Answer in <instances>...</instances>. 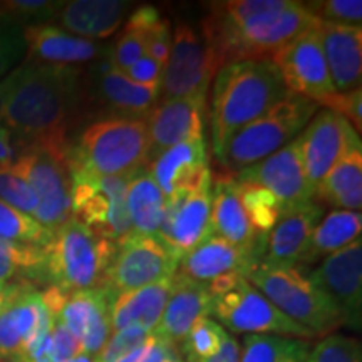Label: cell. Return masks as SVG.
Instances as JSON below:
<instances>
[{
    "mask_svg": "<svg viewBox=\"0 0 362 362\" xmlns=\"http://www.w3.org/2000/svg\"><path fill=\"white\" fill-rule=\"evenodd\" d=\"M319 24L302 2L287 0L284 7L260 13L237 25L206 17L200 29L223 67L242 61H270L284 45Z\"/></svg>",
    "mask_w": 362,
    "mask_h": 362,
    "instance_id": "3957f363",
    "label": "cell"
},
{
    "mask_svg": "<svg viewBox=\"0 0 362 362\" xmlns=\"http://www.w3.org/2000/svg\"><path fill=\"white\" fill-rule=\"evenodd\" d=\"M51 237V230L37 223L33 216L0 200V238L24 245L44 247Z\"/></svg>",
    "mask_w": 362,
    "mask_h": 362,
    "instance_id": "d590c367",
    "label": "cell"
},
{
    "mask_svg": "<svg viewBox=\"0 0 362 362\" xmlns=\"http://www.w3.org/2000/svg\"><path fill=\"white\" fill-rule=\"evenodd\" d=\"M83 351L78 339L56 319L51 329V362H66Z\"/></svg>",
    "mask_w": 362,
    "mask_h": 362,
    "instance_id": "c3c4849f",
    "label": "cell"
},
{
    "mask_svg": "<svg viewBox=\"0 0 362 362\" xmlns=\"http://www.w3.org/2000/svg\"><path fill=\"white\" fill-rule=\"evenodd\" d=\"M171 288H173V277L112 296L110 298L111 330L139 325L153 332L160 324Z\"/></svg>",
    "mask_w": 362,
    "mask_h": 362,
    "instance_id": "83f0119b",
    "label": "cell"
},
{
    "mask_svg": "<svg viewBox=\"0 0 362 362\" xmlns=\"http://www.w3.org/2000/svg\"><path fill=\"white\" fill-rule=\"evenodd\" d=\"M4 302H6V291H2V292H0V309H2Z\"/></svg>",
    "mask_w": 362,
    "mask_h": 362,
    "instance_id": "9f6ffc18",
    "label": "cell"
},
{
    "mask_svg": "<svg viewBox=\"0 0 362 362\" xmlns=\"http://www.w3.org/2000/svg\"><path fill=\"white\" fill-rule=\"evenodd\" d=\"M170 362H183V361H181V359H180V357H176V359H173V361H170Z\"/></svg>",
    "mask_w": 362,
    "mask_h": 362,
    "instance_id": "6f0895ef",
    "label": "cell"
},
{
    "mask_svg": "<svg viewBox=\"0 0 362 362\" xmlns=\"http://www.w3.org/2000/svg\"><path fill=\"white\" fill-rule=\"evenodd\" d=\"M361 211L332 210L315 226L300 264H315L361 238Z\"/></svg>",
    "mask_w": 362,
    "mask_h": 362,
    "instance_id": "4dcf8cb0",
    "label": "cell"
},
{
    "mask_svg": "<svg viewBox=\"0 0 362 362\" xmlns=\"http://www.w3.org/2000/svg\"><path fill=\"white\" fill-rule=\"evenodd\" d=\"M0 362H27V361L22 356L7 354V356H0Z\"/></svg>",
    "mask_w": 362,
    "mask_h": 362,
    "instance_id": "11a10c76",
    "label": "cell"
},
{
    "mask_svg": "<svg viewBox=\"0 0 362 362\" xmlns=\"http://www.w3.org/2000/svg\"><path fill=\"white\" fill-rule=\"evenodd\" d=\"M211 293V315L237 334H270V336L315 339L314 330L288 319L257 291L242 275H223L208 284Z\"/></svg>",
    "mask_w": 362,
    "mask_h": 362,
    "instance_id": "52a82bcc",
    "label": "cell"
},
{
    "mask_svg": "<svg viewBox=\"0 0 362 362\" xmlns=\"http://www.w3.org/2000/svg\"><path fill=\"white\" fill-rule=\"evenodd\" d=\"M83 98V69L25 62L16 69L2 121L17 139L16 144H69L67 126Z\"/></svg>",
    "mask_w": 362,
    "mask_h": 362,
    "instance_id": "6da1fadb",
    "label": "cell"
},
{
    "mask_svg": "<svg viewBox=\"0 0 362 362\" xmlns=\"http://www.w3.org/2000/svg\"><path fill=\"white\" fill-rule=\"evenodd\" d=\"M206 99L178 98L160 101L146 117L149 149L146 168L161 153L188 141V139L205 138Z\"/></svg>",
    "mask_w": 362,
    "mask_h": 362,
    "instance_id": "ac0fdd59",
    "label": "cell"
},
{
    "mask_svg": "<svg viewBox=\"0 0 362 362\" xmlns=\"http://www.w3.org/2000/svg\"><path fill=\"white\" fill-rule=\"evenodd\" d=\"M240 357H242V347H240L237 339L226 334L223 346H221V349L215 356L193 362H240Z\"/></svg>",
    "mask_w": 362,
    "mask_h": 362,
    "instance_id": "816d5d0a",
    "label": "cell"
},
{
    "mask_svg": "<svg viewBox=\"0 0 362 362\" xmlns=\"http://www.w3.org/2000/svg\"><path fill=\"white\" fill-rule=\"evenodd\" d=\"M180 257L158 235H133L116 248L104 277L110 298L175 277Z\"/></svg>",
    "mask_w": 362,
    "mask_h": 362,
    "instance_id": "7c38bea8",
    "label": "cell"
},
{
    "mask_svg": "<svg viewBox=\"0 0 362 362\" xmlns=\"http://www.w3.org/2000/svg\"><path fill=\"white\" fill-rule=\"evenodd\" d=\"M220 67L218 57L202 29L178 22L171 34L168 61L163 67L160 101L178 98L206 99L211 79Z\"/></svg>",
    "mask_w": 362,
    "mask_h": 362,
    "instance_id": "8fae6325",
    "label": "cell"
},
{
    "mask_svg": "<svg viewBox=\"0 0 362 362\" xmlns=\"http://www.w3.org/2000/svg\"><path fill=\"white\" fill-rule=\"evenodd\" d=\"M165 197L189 192L210 175L205 138L188 139L161 153L146 168Z\"/></svg>",
    "mask_w": 362,
    "mask_h": 362,
    "instance_id": "d4e9b609",
    "label": "cell"
},
{
    "mask_svg": "<svg viewBox=\"0 0 362 362\" xmlns=\"http://www.w3.org/2000/svg\"><path fill=\"white\" fill-rule=\"evenodd\" d=\"M25 54L27 47L22 25L0 17V81L16 71Z\"/></svg>",
    "mask_w": 362,
    "mask_h": 362,
    "instance_id": "ab89813d",
    "label": "cell"
},
{
    "mask_svg": "<svg viewBox=\"0 0 362 362\" xmlns=\"http://www.w3.org/2000/svg\"><path fill=\"white\" fill-rule=\"evenodd\" d=\"M235 178L269 189L285 210L314 200V188L307 180L298 138L265 160L235 173Z\"/></svg>",
    "mask_w": 362,
    "mask_h": 362,
    "instance_id": "e0dca14e",
    "label": "cell"
},
{
    "mask_svg": "<svg viewBox=\"0 0 362 362\" xmlns=\"http://www.w3.org/2000/svg\"><path fill=\"white\" fill-rule=\"evenodd\" d=\"M304 6L322 24L361 27V0H317V2H307Z\"/></svg>",
    "mask_w": 362,
    "mask_h": 362,
    "instance_id": "f35d334b",
    "label": "cell"
},
{
    "mask_svg": "<svg viewBox=\"0 0 362 362\" xmlns=\"http://www.w3.org/2000/svg\"><path fill=\"white\" fill-rule=\"evenodd\" d=\"M17 160L12 170L27 181L37 197L33 218L47 230H57L72 218V181L67 166L71 144H16Z\"/></svg>",
    "mask_w": 362,
    "mask_h": 362,
    "instance_id": "9c48e42d",
    "label": "cell"
},
{
    "mask_svg": "<svg viewBox=\"0 0 362 362\" xmlns=\"http://www.w3.org/2000/svg\"><path fill=\"white\" fill-rule=\"evenodd\" d=\"M27 62L52 66H78L101 57L106 49L96 40L78 37L49 24L24 29Z\"/></svg>",
    "mask_w": 362,
    "mask_h": 362,
    "instance_id": "cb8c5ba5",
    "label": "cell"
},
{
    "mask_svg": "<svg viewBox=\"0 0 362 362\" xmlns=\"http://www.w3.org/2000/svg\"><path fill=\"white\" fill-rule=\"evenodd\" d=\"M107 51L98 61L96 72L93 74V89L98 103L104 110L117 115L115 117L146 119L160 103L161 88H144L131 83L123 72L112 67Z\"/></svg>",
    "mask_w": 362,
    "mask_h": 362,
    "instance_id": "44dd1931",
    "label": "cell"
},
{
    "mask_svg": "<svg viewBox=\"0 0 362 362\" xmlns=\"http://www.w3.org/2000/svg\"><path fill=\"white\" fill-rule=\"evenodd\" d=\"M211 228L216 237L242 248L260 262L264 260L269 237L255 232L250 225L240 203L237 180L228 171H221L211 180Z\"/></svg>",
    "mask_w": 362,
    "mask_h": 362,
    "instance_id": "d6986e66",
    "label": "cell"
},
{
    "mask_svg": "<svg viewBox=\"0 0 362 362\" xmlns=\"http://www.w3.org/2000/svg\"><path fill=\"white\" fill-rule=\"evenodd\" d=\"M143 39L144 44H146V56L155 59L158 64L165 67L171 49L170 22L166 19H161L143 35Z\"/></svg>",
    "mask_w": 362,
    "mask_h": 362,
    "instance_id": "7dc6e473",
    "label": "cell"
},
{
    "mask_svg": "<svg viewBox=\"0 0 362 362\" xmlns=\"http://www.w3.org/2000/svg\"><path fill=\"white\" fill-rule=\"evenodd\" d=\"M176 357L180 356L175 344L151 334L143 346H139L138 349L129 352L128 356H124L117 362H170Z\"/></svg>",
    "mask_w": 362,
    "mask_h": 362,
    "instance_id": "bcb514c9",
    "label": "cell"
},
{
    "mask_svg": "<svg viewBox=\"0 0 362 362\" xmlns=\"http://www.w3.org/2000/svg\"><path fill=\"white\" fill-rule=\"evenodd\" d=\"M129 180L131 176L71 175L72 218L119 247L134 235L126 208Z\"/></svg>",
    "mask_w": 362,
    "mask_h": 362,
    "instance_id": "30bf717a",
    "label": "cell"
},
{
    "mask_svg": "<svg viewBox=\"0 0 362 362\" xmlns=\"http://www.w3.org/2000/svg\"><path fill=\"white\" fill-rule=\"evenodd\" d=\"M56 319L78 339L86 354L98 357L112 332L106 288L67 293Z\"/></svg>",
    "mask_w": 362,
    "mask_h": 362,
    "instance_id": "ffe728a7",
    "label": "cell"
},
{
    "mask_svg": "<svg viewBox=\"0 0 362 362\" xmlns=\"http://www.w3.org/2000/svg\"><path fill=\"white\" fill-rule=\"evenodd\" d=\"M237 192L247 218L255 228V232L264 235V237H269L272 228L285 211L282 203L269 189L255 183L237 181Z\"/></svg>",
    "mask_w": 362,
    "mask_h": 362,
    "instance_id": "836d02e7",
    "label": "cell"
},
{
    "mask_svg": "<svg viewBox=\"0 0 362 362\" xmlns=\"http://www.w3.org/2000/svg\"><path fill=\"white\" fill-rule=\"evenodd\" d=\"M116 245L71 218L44 245V277L64 293L103 287Z\"/></svg>",
    "mask_w": 362,
    "mask_h": 362,
    "instance_id": "5b68a950",
    "label": "cell"
},
{
    "mask_svg": "<svg viewBox=\"0 0 362 362\" xmlns=\"http://www.w3.org/2000/svg\"><path fill=\"white\" fill-rule=\"evenodd\" d=\"M260 264L259 259L243 252L242 248L232 245L221 237L211 235L180 260L178 274L197 280V282L210 284L223 275H247Z\"/></svg>",
    "mask_w": 362,
    "mask_h": 362,
    "instance_id": "4316f807",
    "label": "cell"
},
{
    "mask_svg": "<svg viewBox=\"0 0 362 362\" xmlns=\"http://www.w3.org/2000/svg\"><path fill=\"white\" fill-rule=\"evenodd\" d=\"M0 200L30 216L39 205L33 188L12 168H0Z\"/></svg>",
    "mask_w": 362,
    "mask_h": 362,
    "instance_id": "b9f144b4",
    "label": "cell"
},
{
    "mask_svg": "<svg viewBox=\"0 0 362 362\" xmlns=\"http://www.w3.org/2000/svg\"><path fill=\"white\" fill-rule=\"evenodd\" d=\"M146 119L107 117L88 126L67 151L71 175L133 176L146 165Z\"/></svg>",
    "mask_w": 362,
    "mask_h": 362,
    "instance_id": "277c9868",
    "label": "cell"
},
{
    "mask_svg": "<svg viewBox=\"0 0 362 362\" xmlns=\"http://www.w3.org/2000/svg\"><path fill=\"white\" fill-rule=\"evenodd\" d=\"M310 344L305 339L248 334L240 362H307Z\"/></svg>",
    "mask_w": 362,
    "mask_h": 362,
    "instance_id": "d6a6232c",
    "label": "cell"
},
{
    "mask_svg": "<svg viewBox=\"0 0 362 362\" xmlns=\"http://www.w3.org/2000/svg\"><path fill=\"white\" fill-rule=\"evenodd\" d=\"M211 180L206 175L193 189L166 197L158 237L180 260L214 235L211 228Z\"/></svg>",
    "mask_w": 362,
    "mask_h": 362,
    "instance_id": "4fadbf2b",
    "label": "cell"
},
{
    "mask_svg": "<svg viewBox=\"0 0 362 362\" xmlns=\"http://www.w3.org/2000/svg\"><path fill=\"white\" fill-rule=\"evenodd\" d=\"M288 93L320 104L334 90L320 44L319 24L284 45L270 59Z\"/></svg>",
    "mask_w": 362,
    "mask_h": 362,
    "instance_id": "5bb4252c",
    "label": "cell"
},
{
    "mask_svg": "<svg viewBox=\"0 0 362 362\" xmlns=\"http://www.w3.org/2000/svg\"><path fill=\"white\" fill-rule=\"evenodd\" d=\"M129 6L124 0H74L64 2L57 19L78 37L106 39L123 24Z\"/></svg>",
    "mask_w": 362,
    "mask_h": 362,
    "instance_id": "f1b7e54d",
    "label": "cell"
},
{
    "mask_svg": "<svg viewBox=\"0 0 362 362\" xmlns=\"http://www.w3.org/2000/svg\"><path fill=\"white\" fill-rule=\"evenodd\" d=\"M165 200L166 197L146 170L141 168L131 176L126 188V208L134 235H158Z\"/></svg>",
    "mask_w": 362,
    "mask_h": 362,
    "instance_id": "1f68e13d",
    "label": "cell"
},
{
    "mask_svg": "<svg viewBox=\"0 0 362 362\" xmlns=\"http://www.w3.org/2000/svg\"><path fill=\"white\" fill-rule=\"evenodd\" d=\"M320 44L330 81L336 93L361 88L362 79V29L356 25L319 22Z\"/></svg>",
    "mask_w": 362,
    "mask_h": 362,
    "instance_id": "484cf974",
    "label": "cell"
},
{
    "mask_svg": "<svg viewBox=\"0 0 362 362\" xmlns=\"http://www.w3.org/2000/svg\"><path fill=\"white\" fill-rule=\"evenodd\" d=\"M208 315H211V293L208 284L197 282L176 272L170 298L153 334L178 346L189 329Z\"/></svg>",
    "mask_w": 362,
    "mask_h": 362,
    "instance_id": "603a6c76",
    "label": "cell"
},
{
    "mask_svg": "<svg viewBox=\"0 0 362 362\" xmlns=\"http://www.w3.org/2000/svg\"><path fill=\"white\" fill-rule=\"evenodd\" d=\"M153 332L139 327V325H131L119 330H112L107 342L104 344L103 351L99 352L98 362H117L128 356L129 352L138 349L148 341Z\"/></svg>",
    "mask_w": 362,
    "mask_h": 362,
    "instance_id": "7bdbcfd3",
    "label": "cell"
},
{
    "mask_svg": "<svg viewBox=\"0 0 362 362\" xmlns=\"http://www.w3.org/2000/svg\"><path fill=\"white\" fill-rule=\"evenodd\" d=\"M124 78L131 83L144 86V88H161L163 66L158 64L155 59L144 56L123 71Z\"/></svg>",
    "mask_w": 362,
    "mask_h": 362,
    "instance_id": "681fc988",
    "label": "cell"
},
{
    "mask_svg": "<svg viewBox=\"0 0 362 362\" xmlns=\"http://www.w3.org/2000/svg\"><path fill=\"white\" fill-rule=\"evenodd\" d=\"M66 362H98V357L90 356V354H86V352H81L79 356L72 357V359L66 361Z\"/></svg>",
    "mask_w": 362,
    "mask_h": 362,
    "instance_id": "db71d44e",
    "label": "cell"
},
{
    "mask_svg": "<svg viewBox=\"0 0 362 362\" xmlns=\"http://www.w3.org/2000/svg\"><path fill=\"white\" fill-rule=\"evenodd\" d=\"M44 247L24 245L0 238V292L6 291L19 272L37 277L44 275Z\"/></svg>",
    "mask_w": 362,
    "mask_h": 362,
    "instance_id": "e575fe53",
    "label": "cell"
},
{
    "mask_svg": "<svg viewBox=\"0 0 362 362\" xmlns=\"http://www.w3.org/2000/svg\"><path fill=\"white\" fill-rule=\"evenodd\" d=\"M226 330L210 317H203L189 329L187 337L181 341V351L188 362L208 359L221 349Z\"/></svg>",
    "mask_w": 362,
    "mask_h": 362,
    "instance_id": "8d00e7d4",
    "label": "cell"
},
{
    "mask_svg": "<svg viewBox=\"0 0 362 362\" xmlns=\"http://www.w3.org/2000/svg\"><path fill=\"white\" fill-rule=\"evenodd\" d=\"M17 160L16 138L6 123L0 119V168H12Z\"/></svg>",
    "mask_w": 362,
    "mask_h": 362,
    "instance_id": "f907efd6",
    "label": "cell"
},
{
    "mask_svg": "<svg viewBox=\"0 0 362 362\" xmlns=\"http://www.w3.org/2000/svg\"><path fill=\"white\" fill-rule=\"evenodd\" d=\"M288 94L292 93L272 61H242L220 67L210 104L211 148L218 163L240 129Z\"/></svg>",
    "mask_w": 362,
    "mask_h": 362,
    "instance_id": "7a4b0ae2",
    "label": "cell"
},
{
    "mask_svg": "<svg viewBox=\"0 0 362 362\" xmlns=\"http://www.w3.org/2000/svg\"><path fill=\"white\" fill-rule=\"evenodd\" d=\"M315 200L337 210L361 211L362 206V143L352 146L314 189Z\"/></svg>",
    "mask_w": 362,
    "mask_h": 362,
    "instance_id": "f546056e",
    "label": "cell"
},
{
    "mask_svg": "<svg viewBox=\"0 0 362 362\" xmlns=\"http://www.w3.org/2000/svg\"><path fill=\"white\" fill-rule=\"evenodd\" d=\"M107 54H110L112 67L123 72L131 64H134L136 61L146 56V44H144V39L138 33L124 29V33L117 37Z\"/></svg>",
    "mask_w": 362,
    "mask_h": 362,
    "instance_id": "ee69618b",
    "label": "cell"
},
{
    "mask_svg": "<svg viewBox=\"0 0 362 362\" xmlns=\"http://www.w3.org/2000/svg\"><path fill=\"white\" fill-rule=\"evenodd\" d=\"M247 280L282 314L314 330L319 337L342 325L337 307L298 270V267L260 262L247 275Z\"/></svg>",
    "mask_w": 362,
    "mask_h": 362,
    "instance_id": "ba28073f",
    "label": "cell"
},
{
    "mask_svg": "<svg viewBox=\"0 0 362 362\" xmlns=\"http://www.w3.org/2000/svg\"><path fill=\"white\" fill-rule=\"evenodd\" d=\"M319 106L329 107L330 111L337 112L349 121V124L356 129L357 134L362 131V89L357 88L349 93H334L332 96L325 98Z\"/></svg>",
    "mask_w": 362,
    "mask_h": 362,
    "instance_id": "f6af8a7d",
    "label": "cell"
},
{
    "mask_svg": "<svg viewBox=\"0 0 362 362\" xmlns=\"http://www.w3.org/2000/svg\"><path fill=\"white\" fill-rule=\"evenodd\" d=\"M62 6L64 2H49V0H11V2H0V17H6L19 25L27 22L29 25H39L57 17Z\"/></svg>",
    "mask_w": 362,
    "mask_h": 362,
    "instance_id": "74e56055",
    "label": "cell"
},
{
    "mask_svg": "<svg viewBox=\"0 0 362 362\" xmlns=\"http://www.w3.org/2000/svg\"><path fill=\"white\" fill-rule=\"evenodd\" d=\"M309 280L330 298L342 317V325L361 330L362 322V240L357 238L325 257Z\"/></svg>",
    "mask_w": 362,
    "mask_h": 362,
    "instance_id": "9a60e30c",
    "label": "cell"
},
{
    "mask_svg": "<svg viewBox=\"0 0 362 362\" xmlns=\"http://www.w3.org/2000/svg\"><path fill=\"white\" fill-rule=\"evenodd\" d=\"M307 362H362L361 344L354 337L329 334L315 344Z\"/></svg>",
    "mask_w": 362,
    "mask_h": 362,
    "instance_id": "60d3db41",
    "label": "cell"
},
{
    "mask_svg": "<svg viewBox=\"0 0 362 362\" xmlns=\"http://www.w3.org/2000/svg\"><path fill=\"white\" fill-rule=\"evenodd\" d=\"M13 83H16V71L11 72L7 78H4L2 81H0V119H2L4 110H6V104L8 101V98H11Z\"/></svg>",
    "mask_w": 362,
    "mask_h": 362,
    "instance_id": "f5cc1de1",
    "label": "cell"
},
{
    "mask_svg": "<svg viewBox=\"0 0 362 362\" xmlns=\"http://www.w3.org/2000/svg\"><path fill=\"white\" fill-rule=\"evenodd\" d=\"M324 218V208L314 200L285 210L267 238L265 264L297 267L304 259L315 226Z\"/></svg>",
    "mask_w": 362,
    "mask_h": 362,
    "instance_id": "7402d4cb",
    "label": "cell"
},
{
    "mask_svg": "<svg viewBox=\"0 0 362 362\" xmlns=\"http://www.w3.org/2000/svg\"><path fill=\"white\" fill-rule=\"evenodd\" d=\"M298 141L307 180L315 189L332 166L352 146L361 144V138L346 117L330 110H322L309 121L298 136Z\"/></svg>",
    "mask_w": 362,
    "mask_h": 362,
    "instance_id": "2e32d148",
    "label": "cell"
},
{
    "mask_svg": "<svg viewBox=\"0 0 362 362\" xmlns=\"http://www.w3.org/2000/svg\"><path fill=\"white\" fill-rule=\"evenodd\" d=\"M319 107L310 99L288 94L230 139L220 160L221 168L235 175L274 155L300 136Z\"/></svg>",
    "mask_w": 362,
    "mask_h": 362,
    "instance_id": "8992f818",
    "label": "cell"
}]
</instances>
